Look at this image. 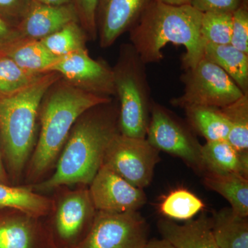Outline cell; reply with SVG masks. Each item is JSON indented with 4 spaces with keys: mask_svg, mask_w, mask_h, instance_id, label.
Returning a JSON list of instances; mask_svg holds the SVG:
<instances>
[{
    "mask_svg": "<svg viewBox=\"0 0 248 248\" xmlns=\"http://www.w3.org/2000/svg\"><path fill=\"white\" fill-rule=\"evenodd\" d=\"M53 200L31 188L0 183V209L7 208L42 218L51 213Z\"/></svg>",
    "mask_w": 248,
    "mask_h": 248,
    "instance_id": "obj_18",
    "label": "cell"
},
{
    "mask_svg": "<svg viewBox=\"0 0 248 248\" xmlns=\"http://www.w3.org/2000/svg\"><path fill=\"white\" fill-rule=\"evenodd\" d=\"M166 4L174 5V6H182L190 5V0H159Z\"/></svg>",
    "mask_w": 248,
    "mask_h": 248,
    "instance_id": "obj_37",
    "label": "cell"
},
{
    "mask_svg": "<svg viewBox=\"0 0 248 248\" xmlns=\"http://www.w3.org/2000/svg\"><path fill=\"white\" fill-rule=\"evenodd\" d=\"M32 0H0V17L17 26L27 14Z\"/></svg>",
    "mask_w": 248,
    "mask_h": 248,
    "instance_id": "obj_31",
    "label": "cell"
},
{
    "mask_svg": "<svg viewBox=\"0 0 248 248\" xmlns=\"http://www.w3.org/2000/svg\"><path fill=\"white\" fill-rule=\"evenodd\" d=\"M203 58L220 67L244 94L248 93V54L231 45H207Z\"/></svg>",
    "mask_w": 248,
    "mask_h": 248,
    "instance_id": "obj_19",
    "label": "cell"
},
{
    "mask_svg": "<svg viewBox=\"0 0 248 248\" xmlns=\"http://www.w3.org/2000/svg\"><path fill=\"white\" fill-rule=\"evenodd\" d=\"M184 85L180 96L170 104L182 109L192 107L221 108L235 102L244 93L220 67L202 58L180 78Z\"/></svg>",
    "mask_w": 248,
    "mask_h": 248,
    "instance_id": "obj_6",
    "label": "cell"
},
{
    "mask_svg": "<svg viewBox=\"0 0 248 248\" xmlns=\"http://www.w3.org/2000/svg\"><path fill=\"white\" fill-rule=\"evenodd\" d=\"M232 31V13L208 11L202 13L201 37L204 46L207 45H231Z\"/></svg>",
    "mask_w": 248,
    "mask_h": 248,
    "instance_id": "obj_26",
    "label": "cell"
},
{
    "mask_svg": "<svg viewBox=\"0 0 248 248\" xmlns=\"http://www.w3.org/2000/svg\"><path fill=\"white\" fill-rule=\"evenodd\" d=\"M76 21L79 22L72 3L53 6L33 1L16 27L23 39L41 40Z\"/></svg>",
    "mask_w": 248,
    "mask_h": 248,
    "instance_id": "obj_15",
    "label": "cell"
},
{
    "mask_svg": "<svg viewBox=\"0 0 248 248\" xmlns=\"http://www.w3.org/2000/svg\"><path fill=\"white\" fill-rule=\"evenodd\" d=\"M24 40L17 27L0 17V55L15 44Z\"/></svg>",
    "mask_w": 248,
    "mask_h": 248,
    "instance_id": "obj_33",
    "label": "cell"
},
{
    "mask_svg": "<svg viewBox=\"0 0 248 248\" xmlns=\"http://www.w3.org/2000/svg\"><path fill=\"white\" fill-rule=\"evenodd\" d=\"M53 217L47 224L58 248H75L92 226L96 210L89 189L66 190L53 201Z\"/></svg>",
    "mask_w": 248,
    "mask_h": 248,
    "instance_id": "obj_8",
    "label": "cell"
},
{
    "mask_svg": "<svg viewBox=\"0 0 248 248\" xmlns=\"http://www.w3.org/2000/svg\"><path fill=\"white\" fill-rule=\"evenodd\" d=\"M158 229L174 248H219L214 237L213 219L205 215L184 225L160 220Z\"/></svg>",
    "mask_w": 248,
    "mask_h": 248,
    "instance_id": "obj_16",
    "label": "cell"
},
{
    "mask_svg": "<svg viewBox=\"0 0 248 248\" xmlns=\"http://www.w3.org/2000/svg\"><path fill=\"white\" fill-rule=\"evenodd\" d=\"M0 183L9 184L7 172H6L4 164H3L2 155H1V149H0Z\"/></svg>",
    "mask_w": 248,
    "mask_h": 248,
    "instance_id": "obj_35",
    "label": "cell"
},
{
    "mask_svg": "<svg viewBox=\"0 0 248 248\" xmlns=\"http://www.w3.org/2000/svg\"><path fill=\"white\" fill-rule=\"evenodd\" d=\"M35 2L40 4L53 5V6H59L72 3V0H32Z\"/></svg>",
    "mask_w": 248,
    "mask_h": 248,
    "instance_id": "obj_36",
    "label": "cell"
},
{
    "mask_svg": "<svg viewBox=\"0 0 248 248\" xmlns=\"http://www.w3.org/2000/svg\"><path fill=\"white\" fill-rule=\"evenodd\" d=\"M201 158L207 172L248 177V153L238 151L227 140L206 141L202 145Z\"/></svg>",
    "mask_w": 248,
    "mask_h": 248,
    "instance_id": "obj_17",
    "label": "cell"
},
{
    "mask_svg": "<svg viewBox=\"0 0 248 248\" xmlns=\"http://www.w3.org/2000/svg\"><path fill=\"white\" fill-rule=\"evenodd\" d=\"M184 110L189 125L206 141L227 140L230 124L220 108L192 107Z\"/></svg>",
    "mask_w": 248,
    "mask_h": 248,
    "instance_id": "obj_22",
    "label": "cell"
},
{
    "mask_svg": "<svg viewBox=\"0 0 248 248\" xmlns=\"http://www.w3.org/2000/svg\"><path fill=\"white\" fill-rule=\"evenodd\" d=\"M2 55L8 57L26 71L46 73L59 58L46 48L40 40L24 39L10 47Z\"/></svg>",
    "mask_w": 248,
    "mask_h": 248,
    "instance_id": "obj_23",
    "label": "cell"
},
{
    "mask_svg": "<svg viewBox=\"0 0 248 248\" xmlns=\"http://www.w3.org/2000/svg\"><path fill=\"white\" fill-rule=\"evenodd\" d=\"M248 0H190V5L201 13L223 11L233 13Z\"/></svg>",
    "mask_w": 248,
    "mask_h": 248,
    "instance_id": "obj_32",
    "label": "cell"
},
{
    "mask_svg": "<svg viewBox=\"0 0 248 248\" xmlns=\"http://www.w3.org/2000/svg\"><path fill=\"white\" fill-rule=\"evenodd\" d=\"M148 227L138 211H97L91 229L75 248H143Z\"/></svg>",
    "mask_w": 248,
    "mask_h": 248,
    "instance_id": "obj_9",
    "label": "cell"
},
{
    "mask_svg": "<svg viewBox=\"0 0 248 248\" xmlns=\"http://www.w3.org/2000/svg\"><path fill=\"white\" fill-rule=\"evenodd\" d=\"M231 45L248 54V2L232 13V31Z\"/></svg>",
    "mask_w": 248,
    "mask_h": 248,
    "instance_id": "obj_30",
    "label": "cell"
},
{
    "mask_svg": "<svg viewBox=\"0 0 248 248\" xmlns=\"http://www.w3.org/2000/svg\"><path fill=\"white\" fill-rule=\"evenodd\" d=\"M62 77L44 75L25 89L0 95V144L11 177L19 179L35 146L41 103L49 88Z\"/></svg>",
    "mask_w": 248,
    "mask_h": 248,
    "instance_id": "obj_4",
    "label": "cell"
},
{
    "mask_svg": "<svg viewBox=\"0 0 248 248\" xmlns=\"http://www.w3.org/2000/svg\"><path fill=\"white\" fill-rule=\"evenodd\" d=\"M203 207V202L195 194L180 188L165 197L160 205V210L171 219L187 221L202 211Z\"/></svg>",
    "mask_w": 248,
    "mask_h": 248,
    "instance_id": "obj_27",
    "label": "cell"
},
{
    "mask_svg": "<svg viewBox=\"0 0 248 248\" xmlns=\"http://www.w3.org/2000/svg\"><path fill=\"white\" fill-rule=\"evenodd\" d=\"M45 74L26 71L11 58L0 55V95H9L25 89Z\"/></svg>",
    "mask_w": 248,
    "mask_h": 248,
    "instance_id": "obj_28",
    "label": "cell"
},
{
    "mask_svg": "<svg viewBox=\"0 0 248 248\" xmlns=\"http://www.w3.org/2000/svg\"><path fill=\"white\" fill-rule=\"evenodd\" d=\"M202 16L190 5L174 6L153 0L128 31L130 44L146 64L161 62V50L169 44L182 45L186 50L183 69L193 68L203 58Z\"/></svg>",
    "mask_w": 248,
    "mask_h": 248,
    "instance_id": "obj_2",
    "label": "cell"
},
{
    "mask_svg": "<svg viewBox=\"0 0 248 248\" xmlns=\"http://www.w3.org/2000/svg\"><path fill=\"white\" fill-rule=\"evenodd\" d=\"M212 219L214 237L218 248H248L247 217L226 208L217 212Z\"/></svg>",
    "mask_w": 248,
    "mask_h": 248,
    "instance_id": "obj_21",
    "label": "cell"
},
{
    "mask_svg": "<svg viewBox=\"0 0 248 248\" xmlns=\"http://www.w3.org/2000/svg\"><path fill=\"white\" fill-rule=\"evenodd\" d=\"M203 183L208 188L224 197L239 216H248V177L241 174L207 172Z\"/></svg>",
    "mask_w": 248,
    "mask_h": 248,
    "instance_id": "obj_20",
    "label": "cell"
},
{
    "mask_svg": "<svg viewBox=\"0 0 248 248\" xmlns=\"http://www.w3.org/2000/svg\"><path fill=\"white\" fill-rule=\"evenodd\" d=\"M146 139L158 151L178 156L196 170H203L198 140L166 108L154 101Z\"/></svg>",
    "mask_w": 248,
    "mask_h": 248,
    "instance_id": "obj_10",
    "label": "cell"
},
{
    "mask_svg": "<svg viewBox=\"0 0 248 248\" xmlns=\"http://www.w3.org/2000/svg\"><path fill=\"white\" fill-rule=\"evenodd\" d=\"M119 129V105L112 99L80 116L62 148L51 177L33 187L48 192L62 186L90 185L103 164L109 142Z\"/></svg>",
    "mask_w": 248,
    "mask_h": 248,
    "instance_id": "obj_1",
    "label": "cell"
},
{
    "mask_svg": "<svg viewBox=\"0 0 248 248\" xmlns=\"http://www.w3.org/2000/svg\"><path fill=\"white\" fill-rule=\"evenodd\" d=\"M159 151L146 139L134 138L116 134L108 145L103 164L139 188L151 183Z\"/></svg>",
    "mask_w": 248,
    "mask_h": 248,
    "instance_id": "obj_7",
    "label": "cell"
},
{
    "mask_svg": "<svg viewBox=\"0 0 248 248\" xmlns=\"http://www.w3.org/2000/svg\"><path fill=\"white\" fill-rule=\"evenodd\" d=\"M153 0H99L96 24L97 39L107 48L136 24Z\"/></svg>",
    "mask_w": 248,
    "mask_h": 248,
    "instance_id": "obj_13",
    "label": "cell"
},
{
    "mask_svg": "<svg viewBox=\"0 0 248 248\" xmlns=\"http://www.w3.org/2000/svg\"><path fill=\"white\" fill-rule=\"evenodd\" d=\"M40 41L50 53L62 58L86 49V42L89 40L79 22L76 21Z\"/></svg>",
    "mask_w": 248,
    "mask_h": 248,
    "instance_id": "obj_25",
    "label": "cell"
},
{
    "mask_svg": "<svg viewBox=\"0 0 248 248\" xmlns=\"http://www.w3.org/2000/svg\"><path fill=\"white\" fill-rule=\"evenodd\" d=\"M220 108L230 124L227 141L238 151L248 153V93Z\"/></svg>",
    "mask_w": 248,
    "mask_h": 248,
    "instance_id": "obj_24",
    "label": "cell"
},
{
    "mask_svg": "<svg viewBox=\"0 0 248 248\" xmlns=\"http://www.w3.org/2000/svg\"><path fill=\"white\" fill-rule=\"evenodd\" d=\"M99 0H72L78 21L89 41L97 40L96 14Z\"/></svg>",
    "mask_w": 248,
    "mask_h": 248,
    "instance_id": "obj_29",
    "label": "cell"
},
{
    "mask_svg": "<svg viewBox=\"0 0 248 248\" xmlns=\"http://www.w3.org/2000/svg\"><path fill=\"white\" fill-rule=\"evenodd\" d=\"M112 100L77 89L62 78L54 83L41 103L40 133L29 163L28 180L37 182L51 169L80 116Z\"/></svg>",
    "mask_w": 248,
    "mask_h": 248,
    "instance_id": "obj_3",
    "label": "cell"
},
{
    "mask_svg": "<svg viewBox=\"0 0 248 248\" xmlns=\"http://www.w3.org/2000/svg\"><path fill=\"white\" fill-rule=\"evenodd\" d=\"M55 72L68 84L85 92L112 98L116 97L112 68L103 59L94 60L87 48L59 58L46 73Z\"/></svg>",
    "mask_w": 248,
    "mask_h": 248,
    "instance_id": "obj_11",
    "label": "cell"
},
{
    "mask_svg": "<svg viewBox=\"0 0 248 248\" xmlns=\"http://www.w3.org/2000/svg\"><path fill=\"white\" fill-rule=\"evenodd\" d=\"M0 248H58L47 224L22 212L0 215Z\"/></svg>",
    "mask_w": 248,
    "mask_h": 248,
    "instance_id": "obj_14",
    "label": "cell"
},
{
    "mask_svg": "<svg viewBox=\"0 0 248 248\" xmlns=\"http://www.w3.org/2000/svg\"><path fill=\"white\" fill-rule=\"evenodd\" d=\"M89 186L90 196L97 211H138L146 202L143 189L132 185L104 164Z\"/></svg>",
    "mask_w": 248,
    "mask_h": 248,
    "instance_id": "obj_12",
    "label": "cell"
},
{
    "mask_svg": "<svg viewBox=\"0 0 248 248\" xmlns=\"http://www.w3.org/2000/svg\"><path fill=\"white\" fill-rule=\"evenodd\" d=\"M146 64L130 43L121 45L114 67L119 100V129L130 138L146 139L153 99Z\"/></svg>",
    "mask_w": 248,
    "mask_h": 248,
    "instance_id": "obj_5",
    "label": "cell"
},
{
    "mask_svg": "<svg viewBox=\"0 0 248 248\" xmlns=\"http://www.w3.org/2000/svg\"><path fill=\"white\" fill-rule=\"evenodd\" d=\"M143 248H174L169 241L164 239H153L148 241Z\"/></svg>",
    "mask_w": 248,
    "mask_h": 248,
    "instance_id": "obj_34",
    "label": "cell"
}]
</instances>
